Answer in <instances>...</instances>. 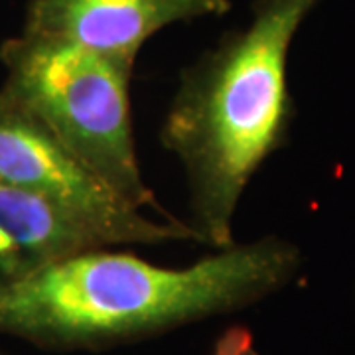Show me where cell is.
I'll list each match as a JSON object with an SVG mask.
<instances>
[{"label":"cell","mask_w":355,"mask_h":355,"mask_svg":"<svg viewBox=\"0 0 355 355\" xmlns=\"http://www.w3.org/2000/svg\"><path fill=\"white\" fill-rule=\"evenodd\" d=\"M304 257L277 235L219 249L186 268L91 249L0 291V334L44 349H107L229 314L291 282Z\"/></svg>","instance_id":"6da1fadb"},{"label":"cell","mask_w":355,"mask_h":355,"mask_svg":"<svg viewBox=\"0 0 355 355\" xmlns=\"http://www.w3.org/2000/svg\"><path fill=\"white\" fill-rule=\"evenodd\" d=\"M320 0H254L245 28L182 69L160 144L186 174L190 225L200 245H235L233 217L266 158L291 137L288 51Z\"/></svg>","instance_id":"7a4b0ae2"},{"label":"cell","mask_w":355,"mask_h":355,"mask_svg":"<svg viewBox=\"0 0 355 355\" xmlns=\"http://www.w3.org/2000/svg\"><path fill=\"white\" fill-rule=\"evenodd\" d=\"M0 95L36 116L123 202L164 209L140 174L130 81L135 62L20 32L0 44Z\"/></svg>","instance_id":"3957f363"},{"label":"cell","mask_w":355,"mask_h":355,"mask_svg":"<svg viewBox=\"0 0 355 355\" xmlns=\"http://www.w3.org/2000/svg\"><path fill=\"white\" fill-rule=\"evenodd\" d=\"M0 186L48 203L99 247L200 243L180 221H158L123 202L36 116L0 95Z\"/></svg>","instance_id":"277c9868"},{"label":"cell","mask_w":355,"mask_h":355,"mask_svg":"<svg viewBox=\"0 0 355 355\" xmlns=\"http://www.w3.org/2000/svg\"><path fill=\"white\" fill-rule=\"evenodd\" d=\"M229 10V0H28L22 32L137 62L156 32Z\"/></svg>","instance_id":"5b68a950"},{"label":"cell","mask_w":355,"mask_h":355,"mask_svg":"<svg viewBox=\"0 0 355 355\" xmlns=\"http://www.w3.org/2000/svg\"><path fill=\"white\" fill-rule=\"evenodd\" d=\"M99 247L48 203L0 186V291L40 268Z\"/></svg>","instance_id":"8992f818"},{"label":"cell","mask_w":355,"mask_h":355,"mask_svg":"<svg viewBox=\"0 0 355 355\" xmlns=\"http://www.w3.org/2000/svg\"><path fill=\"white\" fill-rule=\"evenodd\" d=\"M216 355H254L249 334H245L243 330L229 331L217 345Z\"/></svg>","instance_id":"52a82bcc"}]
</instances>
